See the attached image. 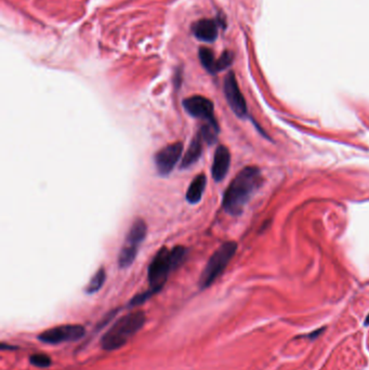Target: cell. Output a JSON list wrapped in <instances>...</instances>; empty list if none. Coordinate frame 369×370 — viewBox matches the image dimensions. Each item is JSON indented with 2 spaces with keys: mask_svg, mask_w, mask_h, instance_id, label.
<instances>
[{
  "mask_svg": "<svg viewBox=\"0 0 369 370\" xmlns=\"http://www.w3.org/2000/svg\"><path fill=\"white\" fill-rule=\"evenodd\" d=\"M262 182L261 171L257 167H245L239 171L224 192L222 202L224 211L231 216L241 215Z\"/></svg>",
  "mask_w": 369,
  "mask_h": 370,
  "instance_id": "1",
  "label": "cell"
},
{
  "mask_svg": "<svg viewBox=\"0 0 369 370\" xmlns=\"http://www.w3.org/2000/svg\"><path fill=\"white\" fill-rule=\"evenodd\" d=\"M146 321L144 312L135 311L122 316L101 338V346L105 351H115L124 346L138 333Z\"/></svg>",
  "mask_w": 369,
  "mask_h": 370,
  "instance_id": "2",
  "label": "cell"
},
{
  "mask_svg": "<svg viewBox=\"0 0 369 370\" xmlns=\"http://www.w3.org/2000/svg\"><path fill=\"white\" fill-rule=\"evenodd\" d=\"M237 250V244L235 242H227L222 244L210 257L205 266L200 278L201 289H207L213 285L217 278L224 272L232 258L234 257Z\"/></svg>",
  "mask_w": 369,
  "mask_h": 370,
  "instance_id": "3",
  "label": "cell"
},
{
  "mask_svg": "<svg viewBox=\"0 0 369 370\" xmlns=\"http://www.w3.org/2000/svg\"><path fill=\"white\" fill-rule=\"evenodd\" d=\"M175 269H177V266L174 262L172 251L162 247L157 251L148 266L149 288L158 292L166 284L169 274Z\"/></svg>",
  "mask_w": 369,
  "mask_h": 370,
  "instance_id": "4",
  "label": "cell"
},
{
  "mask_svg": "<svg viewBox=\"0 0 369 370\" xmlns=\"http://www.w3.org/2000/svg\"><path fill=\"white\" fill-rule=\"evenodd\" d=\"M146 223L142 219H136L129 230L124 246L119 252L118 264L121 269H126L133 263L136 255H138L140 245L146 236Z\"/></svg>",
  "mask_w": 369,
  "mask_h": 370,
  "instance_id": "5",
  "label": "cell"
},
{
  "mask_svg": "<svg viewBox=\"0 0 369 370\" xmlns=\"http://www.w3.org/2000/svg\"><path fill=\"white\" fill-rule=\"evenodd\" d=\"M85 334V328L81 325L77 324H67L61 325L48 329L43 331L38 335L39 341L43 343L57 345L65 342L77 341L78 339L83 338Z\"/></svg>",
  "mask_w": 369,
  "mask_h": 370,
  "instance_id": "6",
  "label": "cell"
},
{
  "mask_svg": "<svg viewBox=\"0 0 369 370\" xmlns=\"http://www.w3.org/2000/svg\"><path fill=\"white\" fill-rule=\"evenodd\" d=\"M183 107L187 113L195 118H200L205 123L218 125L215 117L214 103L203 95H193L183 101Z\"/></svg>",
  "mask_w": 369,
  "mask_h": 370,
  "instance_id": "7",
  "label": "cell"
},
{
  "mask_svg": "<svg viewBox=\"0 0 369 370\" xmlns=\"http://www.w3.org/2000/svg\"><path fill=\"white\" fill-rule=\"evenodd\" d=\"M183 150V144L175 142L162 147L154 157L155 166L160 175H168L180 160Z\"/></svg>",
  "mask_w": 369,
  "mask_h": 370,
  "instance_id": "8",
  "label": "cell"
},
{
  "mask_svg": "<svg viewBox=\"0 0 369 370\" xmlns=\"http://www.w3.org/2000/svg\"><path fill=\"white\" fill-rule=\"evenodd\" d=\"M224 94L232 111L237 117H245L247 114V104L244 95L238 87L234 73H229L224 79Z\"/></svg>",
  "mask_w": 369,
  "mask_h": 370,
  "instance_id": "9",
  "label": "cell"
},
{
  "mask_svg": "<svg viewBox=\"0 0 369 370\" xmlns=\"http://www.w3.org/2000/svg\"><path fill=\"white\" fill-rule=\"evenodd\" d=\"M230 164L231 154L229 148L224 145L218 146L214 155L213 168H211V173H213L215 181L220 182L224 179L229 172Z\"/></svg>",
  "mask_w": 369,
  "mask_h": 370,
  "instance_id": "10",
  "label": "cell"
},
{
  "mask_svg": "<svg viewBox=\"0 0 369 370\" xmlns=\"http://www.w3.org/2000/svg\"><path fill=\"white\" fill-rule=\"evenodd\" d=\"M219 24L217 21L210 19H203L197 21L193 25L194 36L205 43H213L218 37Z\"/></svg>",
  "mask_w": 369,
  "mask_h": 370,
  "instance_id": "11",
  "label": "cell"
},
{
  "mask_svg": "<svg viewBox=\"0 0 369 370\" xmlns=\"http://www.w3.org/2000/svg\"><path fill=\"white\" fill-rule=\"evenodd\" d=\"M203 144H204V139H203L202 134L198 132L193 138L188 150L183 156L182 162H181V168L187 169L191 166H193V164L201 158V156L203 154Z\"/></svg>",
  "mask_w": 369,
  "mask_h": 370,
  "instance_id": "12",
  "label": "cell"
},
{
  "mask_svg": "<svg viewBox=\"0 0 369 370\" xmlns=\"http://www.w3.org/2000/svg\"><path fill=\"white\" fill-rule=\"evenodd\" d=\"M207 177L204 173L197 174L193 181L191 182L190 187L187 191V201L190 204H197L200 203L205 190H206Z\"/></svg>",
  "mask_w": 369,
  "mask_h": 370,
  "instance_id": "13",
  "label": "cell"
},
{
  "mask_svg": "<svg viewBox=\"0 0 369 370\" xmlns=\"http://www.w3.org/2000/svg\"><path fill=\"white\" fill-rule=\"evenodd\" d=\"M198 56H200L202 65L206 68L209 73L211 74L217 73V61L218 60H216L213 51H211L210 49H207V48H202Z\"/></svg>",
  "mask_w": 369,
  "mask_h": 370,
  "instance_id": "14",
  "label": "cell"
},
{
  "mask_svg": "<svg viewBox=\"0 0 369 370\" xmlns=\"http://www.w3.org/2000/svg\"><path fill=\"white\" fill-rule=\"evenodd\" d=\"M105 279H106L105 270L104 269H100L92 276V278L90 279V282H89V284H88V286L86 288V292L90 293V294L98 292L101 289V288H102V286L104 285Z\"/></svg>",
  "mask_w": 369,
  "mask_h": 370,
  "instance_id": "15",
  "label": "cell"
},
{
  "mask_svg": "<svg viewBox=\"0 0 369 370\" xmlns=\"http://www.w3.org/2000/svg\"><path fill=\"white\" fill-rule=\"evenodd\" d=\"M30 361L32 365L38 368H48L52 364L51 358L46 354H34L30 357Z\"/></svg>",
  "mask_w": 369,
  "mask_h": 370,
  "instance_id": "16",
  "label": "cell"
},
{
  "mask_svg": "<svg viewBox=\"0 0 369 370\" xmlns=\"http://www.w3.org/2000/svg\"><path fill=\"white\" fill-rule=\"evenodd\" d=\"M232 61H233V54L229 51L223 52L222 56L217 61V73L221 72L225 70L227 67H229L232 64Z\"/></svg>",
  "mask_w": 369,
  "mask_h": 370,
  "instance_id": "17",
  "label": "cell"
},
{
  "mask_svg": "<svg viewBox=\"0 0 369 370\" xmlns=\"http://www.w3.org/2000/svg\"><path fill=\"white\" fill-rule=\"evenodd\" d=\"M155 293H157V292L155 290L151 289V288H149L148 290H146L144 292H142L140 294H136V296L130 301V303H129V305H130V306H138V305H140L142 303H144L146 300H148Z\"/></svg>",
  "mask_w": 369,
  "mask_h": 370,
  "instance_id": "18",
  "label": "cell"
},
{
  "mask_svg": "<svg viewBox=\"0 0 369 370\" xmlns=\"http://www.w3.org/2000/svg\"><path fill=\"white\" fill-rule=\"evenodd\" d=\"M323 331H324V327H323V328H320L319 330H317V331H316V330H315V331H313L311 334L307 335V337H309L310 339H315V338H317V335L322 333Z\"/></svg>",
  "mask_w": 369,
  "mask_h": 370,
  "instance_id": "19",
  "label": "cell"
},
{
  "mask_svg": "<svg viewBox=\"0 0 369 370\" xmlns=\"http://www.w3.org/2000/svg\"><path fill=\"white\" fill-rule=\"evenodd\" d=\"M365 325H369V318L367 317V319H366V321H365Z\"/></svg>",
  "mask_w": 369,
  "mask_h": 370,
  "instance_id": "20",
  "label": "cell"
}]
</instances>
